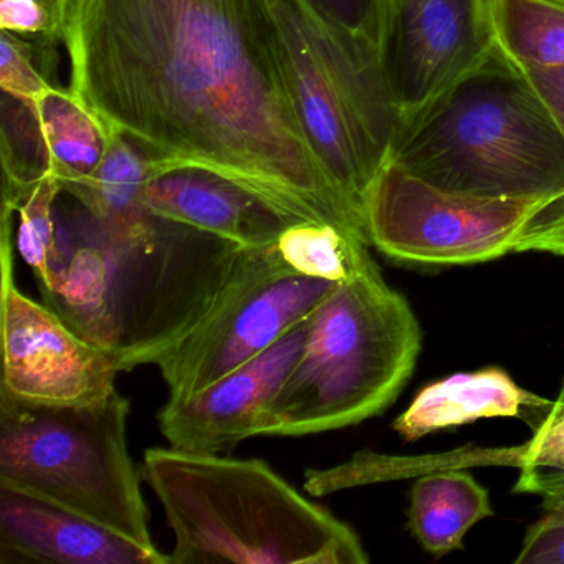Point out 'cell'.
I'll return each instance as SVG.
<instances>
[{"label":"cell","instance_id":"7","mask_svg":"<svg viewBox=\"0 0 564 564\" xmlns=\"http://www.w3.org/2000/svg\"><path fill=\"white\" fill-rule=\"evenodd\" d=\"M128 415L130 401L118 389L84 405L42 404L0 389V480L158 550L128 452Z\"/></svg>","mask_w":564,"mask_h":564},{"label":"cell","instance_id":"8","mask_svg":"<svg viewBox=\"0 0 564 564\" xmlns=\"http://www.w3.org/2000/svg\"><path fill=\"white\" fill-rule=\"evenodd\" d=\"M554 200L444 189L388 161L366 200V232L369 247L394 262L471 265L514 252L528 224Z\"/></svg>","mask_w":564,"mask_h":564},{"label":"cell","instance_id":"19","mask_svg":"<svg viewBox=\"0 0 564 564\" xmlns=\"http://www.w3.org/2000/svg\"><path fill=\"white\" fill-rule=\"evenodd\" d=\"M500 51L523 70L564 68V0H491Z\"/></svg>","mask_w":564,"mask_h":564},{"label":"cell","instance_id":"32","mask_svg":"<svg viewBox=\"0 0 564 564\" xmlns=\"http://www.w3.org/2000/svg\"><path fill=\"white\" fill-rule=\"evenodd\" d=\"M554 404H564V386L563 389H561L560 395H557L556 401H554Z\"/></svg>","mask_w":564,"mask_h":564},{"label":"cell","instance_id":"28","mask_svg":"<svg viewBox=\"0 0 564 564\" xmlns=\"http://www.w3.org/2000/svg\"><path fill=\"white\" fill-rule=\"evenodd\" d=\"M514 252L564 256V196L544 207L521 234Z\"/></svg>","mask_w":564,"mask_h":564},{"label":"cell","instance_id":"13","mask_svg":"<svg viewBox=\"0 0 564 564\" xmlns=\"http://www.w3.org/2000/svg\"><path fill=\"white\" fill-rule=\"evenodd\" d=\"M0 561L51 564H167L170 554L41 495L0 480Z\"/></svg>","mask_w":564,"mask_h":564},{"label":"cell","instance_id":"10","mask_svg":"<svg viewBox=\"0 0 564 564\" xmlns=\"http://www.w3.org/2000/svg\"><path fill=\"white\" fill-rule=\"evenodd\" d=\"M497 48L491 0H382L376 51L399 123Z\"/></svg>","mask_w":564,"mask_h":564},{"label":"cell","instance_id":"18","mask_svg":"<svg viewBox=\"0 0 564 564\" xmlns=\"http://www.w3.org/2000/svg\"><path fill=\"white\" fill-rule=\"evenodd\" d=\"M160 167L161 161L143 144L111 130L110 147L90 183L64 191L107 223L133 224L150 213L144 196Z\"/></svg>","mask_w":564,"mask_h":564},{"label":"cell","instance_id":"6","mask_svg":"<svg viewBox=\"0 0 564 564\" xmlns=\"http://www.w3.org/2000/svg\"><path fill=\"white\" fill-rule=\"evenodd\" d=\"M296 117L313 153L366 226V200L399 128L376 45L316 15L303 0H270Z\"/></svg>","mask_w":564,"mask_h":564},{"label":"cell","instance_id":"21","mask_svg":"<svg viewBox=\"0 0 564 564\" xmlns=\"http://www.w3.org/2000/svg\"><path fill=\"white\" fill-rule=\"evenodd\" d=\"M275 246L293 272L335 283L348 279L356 260L369 247L352 234L316 220L293 224Z\"/></svg>","mask_w":564,"mask_h":564},{"label":"cell","instance_id":"22","mask_svg":"<svg viewBox=\"0 0 564 564\" xmlns=\"http://www.w3.org/2000/svg\"><path fill=\"white\" fill-rule=\"evenodd\" d=\"M62 186L54 176L32 187L15 207L19 214L18 250L39 285L47 282L55 247L54 206Z\"/></svg>","mask_w":564,"mask_h":564},{"label":"cell","instance_id":"20","mask_svg":"<svg viewBox=\"0 0 564 564\" xmlns=\"http://www.w3.org/2000/svg\"><path fill=\"white\" fill-rule=\"evenodd\" d=\"M0 151L4 207L14 210L22 197L52 174L51 156L35 98L0 91Z\"/></svg>","mask_w":564,"mask_h":564},{"label":"cell","instance_id":"31","mask_svg":"<svg viewBox=\"0 0 564 564\" xmlns=\"http://www.w3.org/2000/svg\"><path fill=\"white\" fill-rule=\"evenodd\" d=\"M51 9L52 14L57 19L58 25L65 34V19H67L68 0H44Z\"/></svg>","mask_w":564,"mask_h":564},{"label":"cell","instance_id":"12","mask_svg":"<svg viewBox=\"0 0 564 564\" xmlns=\"http://www.w3.org/2000/svg\"><path fill=\"white\" fill-rule=\"evenodd\" d=\"M306 338V322L247 365L186 399H170L158 414L171 447L227 454L257 437L269 405L282 388Z\"/></svg>","mask_w":564,"mask_h":564},{"label":"cell","instance_id":"17","mask_svg":"<svg viewBox=\"0 0 564 564\" xmlns=\"http://www.w3.org/2000/svg\"><path fill=\"white\" fill-rule=\"evenodd\" d=\"M52 174L62 189L90 183L110 147L111 130L70 88L52 85L35 97Z\"/></svg>","mask_w":564,"mask_h":564},{"label":"cell","instance_id":"2","mask_svg":"<svg viewBox=\"0 0 564 564\" xmlns=\"http://www.w3.org/2000/svg\"><path fill=\"white\" fill-rule=\"evenodd\" d=\"M45 305L121 372L153 365L189 335L236 273L243 247L148 213L113 224L62 189Z\"/></svg>","mask_w":564,"mask_h":564},{"label":"cell","instance_id":"3","mask_svg":"<svg viewBox=\"0 0 564 564\" xmlns=\"http://www.w3.org/2000/svg\"><path fill=\"white\" fill-rule=\"evenodd\" d=\"M143 477L176 538L171 563H369L351 527L259 458L154 447Z\"/></svg>","mask_w":564,"mask_h":564},{"label":"cell","instance_id":"15","mask_svg":"<svg viewBox=\"0 0 564 564\" xmlns=\"http://www.w3.org/2000/svg\"><path fill=\"white\" fill-rule=\"evenodd\" d=\"M550 405L546 399L520 388L507 371L491 366L425 386L392 427L405 442H412L442 429L480 419L520 417L524 409L546 411Z\"/></svg>","mask_w":564,"mask_h":564},{"label":"cell","instance_id":"5","mask_svg":"<svg viewBox=\"0 0 564 564\" xmlns=\"http://www.w3.org/2000/svg\"><path fill=\"white\" fill-rule=\"evenodd\" d=\"M421 346L411 305L366 249L306 319L302 355L257 437L322 434L381 414L411 378Z\"/></svg>","mask_w":564,"mask_h":564},{"label":"cell","instance_id":"14","mask_svg":"<svg viewBox=\"0 0 564 564\" xmlns=\"http://www.w3.org/2000/svg\"><path fill=\"white\" fill-rule=\"evenodd\" d=\"M151 213L230 240L243 249L275 246L299 217L237 181L194 164H164L151 177Z\"/></svg>","mask_w":564,"mask_h":564},{"label":"cell","instance_id":"30","mask_svg":"<svg viewBox=\"0 0 564 564\" xmlns=\"http://www.w3.org/2000/svg\"><path fill=\"white\" fill-rule=\"evenodd\" d=\"M543 508L551 513L564 514V488L544 495Z\"/></svg>","mask_w":564,"mask_h":564},{"label":"cell","instance_id":"11","mask_svg":"<svg viewBox=\"0 0 564 564\" xmlns=\"http://www.w3.org/2000/svg\"><path fill=\"white\" fill-rule=\"evenodd\" d=\"M14 210L2 209V382L0 389L42 404L84 405L117 391L113 359L82 338L14 276Z\"/></svg>","mask_w":564,"mask_h":564},{"label":"cell","instance_id":"27","mask_svg":"<svg viewBox=\"0 0 564 564\" xmlns=\"http://www.w3.org/2000/svg\"><path fill=\"white\" fill-rule=\"evenodd\" d=\"M517 564H564V514L546 511L524 534Z\"/></svg>","mask_w":564,"mask_h":564},{"label":"cell","instance_id":"24","mask_svg":"<svg viewBox=\"0 0 564 564\" xmlns=\"http://www.w3.org/2000/svg\"><path fill=\"white\" fill-rule=\"evenodd\" d=\"M0 91L35 98L54 82L55 44L24 41L0 31Z\"/></svg>","mask_w":564,"mask_h":564},{"label":"cell","instance_id":"26","mask_svg":"<svg viewBox=\"0 0 564 564\" xmlns=\"http://www.w3.org/2000/svg\"><path fill=\"white\" fill-rule=\"evenodd\" d=\"M316 15L376 45L382 0H303Z\"/></svg>","mask_w":564,"mask_h":564},{"label":"cell","instance_id":"9","mask_svg":"<svg viewBox=\"0 0 564 564\" xmlns=\"http://www.w3.org/2000/svg\"><path fill=\"white\" fill-rule=\"evenodd\" d=\"M335 282L293 272L276 246L246 249L206 318L158 361L170 399H186L303 325Z\"/></svg>","mask_w":564,"mask_h":564},{"label":"cell","instance_id":"23","mask_svg":"<svg viewBox=\"0 0 564 564\" xmlns=\"http://www.w3.org/2000/svg\"><path fill=\"white\" fill-rule=\"evenodd\" d=\"M560 488H564V404L551 402L521 455L514 491L543 497Z\"/></svg>","mask_w":564,"mask_h":564},{"label":"cell","instance_id":"1","mask_svg":"<svg viewBox=\"0 0 564 564\" xmlns=\"http://www.w3.org/2000/svg\"><path fill=\"white\" fill-rule=\"evenodd\" d=\"M70 90L161 166L194 164L369 246L293 107L270 0H68Z\"/></svg>","mask_w":564,"mask_h":564},{"label":"cell","instance_id":"25","mask_svg":"<svg viewBox=\"0 0 564 564\" xmlns=\"http://www.w3.org/2000/svg\"><path fill=\"white\" fill-rule=\"evenodd\" d=\"M0 31L24 41L64 42V31L44 0H0Z\"/></svg>","mask_w":564,"mask_h":564},{"label":"cell","instance_id":"4","mask_svg":"<svg viewBox=\"0 0 564 564\" xmlns=\"http://www.w3.org/2000/svg\"><path fill=\"white\" fill-rule=\"evenodd\" d=\"M388 161L458 193L564 196L563 131L500 47L399 123Z\"/></svg>","mask_w":564,"mask_h":564},{"label":"cell","instance_id":"16","mask_svg":"<svg viewBox=\"0 0 564 564\" xmlns=\"http://www.w3.org/2000/svg\"><path fill=\"white\" fill-rule=\"evenodd\" d=\"M494 513L487 488L474 475L431 471L412 485L408 528L425 551L444 556L462 550L465 534Z\"/></svg>","mask_w":564,"mask_h":564},{"label":"cell","instance_id":"29","mask_svg":"<svg viewBox=\"0 0 564 564\" xmlns=\"http://www.w3.org/2000/svg\"><path fill=\"white\" fill-rule=\"evenodd\" d=\"M523 72L564 134V68Z\"/></svg>","mask_w":564,"mask_h":564}]
</instances>
